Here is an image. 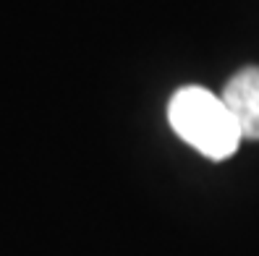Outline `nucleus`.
Wrapping results in <instances>:
<instances>
[{
	"instance_id": "1",
	"label": "nucleus",
	"mask_w": 259,
	"mask_h": 256,
	"mask_svg": "<svg viewBox=\"0 0 259 256\" xmlns=\"http://www.w3.org/2000/svg\"><path fill=\"white\" fill-rule=\"evenodd\" d=\"M167 120L189 146L215 162L236 155L243 141L241 128L223 97L204 86H181L167 102Z\"/></svg>"
},
{
	"instance_id": "2",
	"label": "nucleus",
	"mask_w": 259,
	"mask_h": 256,
	"mask_svg": "<svg viewBox=\"0 0 259 256\" xmlns=\"http://www.w3.org/2000/svg\"><path fill=\"white\" fill-rule=\"evenodd\" d=\"M220 97L238 123L241 136L259 141V66H246L233 73Z\"/></svg>"
}]
</instances>
